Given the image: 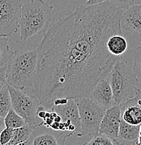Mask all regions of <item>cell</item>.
Listing matches in <instances>:
<instances>
[{
    "mask_svg": "<svg viewBox=\"0 0 141 145\" xmlns=\"http://www.w3.org/2000/svg\"><path fill=\"white\" fill-rule=\"evenodd\" d=\"M8 145H31V142H30V138L26 142H24L22 143H20L17 144H8Z\"/></svg>",
    "mask_w": 141,
    "mask_h": 145,
    "instance_id": "484cf974",
    "label": "cell"
},
{
    "mask_svg": "<svg viewBox=\"0 0 141 145\" xmlns=\"http://www.w3.org/2000/svg\"><path fill=\"white\" fill-rule=\"evenodd\" d=\"M107 48L110 54L119 57L127 51L128 43L122 34H115L108 39Z\"/></svg>",
    "mask_w": 141,
    "mask_h": 145,
    "instance_id": "9a60e30c",
    "label": "cell"
},
{
    "mask_svg": "<svg viewBox=\"0 0 141 145\" xmlns=\"http://www.w3.org/2000/svg\"><path fill=\"white\" fill-rule=\"evenodd\" d=\"M123 11L108 0L83 5L49 27L37 47L33 92L39 105L51 110L60 98L90 97L119 59L110 53L107 42L122 34Z\"/></svg>",
    "mask_w": 141,
    "mask_h": 145,
    "instance_id": "6da1fadb",
    "label": "cell"
},
{
    "mask_svg": "<svg viewBox=\"0 0 141 145\" xmlns=\"http://www.w3.org/2000/svg\"><path fill=\"white\" fill-rule=\"evenodd\" d=\"M120 24L122 29L141 34V4H133L124 10Z\"/></svg>",
    "mask_w": 141,
    "mask_h": 145,
    "instance_id": "7c38bea8",
    "label": "cell"
},
{
    "mask_svg": "<svg viewBox=\"0 0 141 145\" xmlns=\"http://www.w3.org/2000/svg\"><path fill=\"white\" fill-rule=\"evenodd\" d=\"M121 120L120 107L119 105L115 104L114 106L106 110L100 123L98 133L107 136L115 142L119 134Z\"/></svg>",
    "mask_w": 141,
    "mask_h": 145,
    "instance_id": "30bf717a",
    "label": "cell"
},
{
    "mask_svg": "<svg viewBox=\"0 0 141 145\" xmlns=\"http://www.w3.org/2000/svg\"><path fill=\"white\" fill-rule=\"evenodd\" d=\"M73 133L69 131H55L39 123L30 136L31 145H65L68 137Z\"/></svg>",
    "mask_w": 141,
    "mask_h": 145,
    "instance_id": "ba28073f",
    "label": "cell"
},
{
    "mask_svg": "<svg viewBox=\"0 0 141 145\" xmlns=\"http://www.w3.org/2000/svg\"><path fill=\"white\" fill-rule=\"evenodd\" d=\"M140 1H141V0H140Z\"/></svg>",
    "mask_w": 141,
    "mask_h": 145,
    "instance_id": "4dcf8cb0",
    "label": "cell"
},
{
    "mask_svg": "<svg viewBox=\"0 0 141 145\" xmlns=\"http://www.w3.org/2000/svg\"><path fill=\"white\" fill-rule=\"evenodd\" d=\"M76 145H78V144H76Z\"/></svg>",
    "mask_w": 141,
    "mask_h": 145,
    "instance_id": "f1b7e54d",
    "label": "cell"
},
{
    "mask_svg": "<svg viewBox=\"0 0 141 145\" xmlns=\"http://www.w3.org/2000/svg\"><path fill=\"white\" fill-rule=\"evenodd\" d=\"M139 135H141V124L140 126V132H139Z\"/></svg>",
    "mask_w": 141,
    "mask_h": 145,
    "instance_id": "83f0119b",
    "label": "cell"
},
{
    "mask_svg": "<svg viewBox=\"0 0 141 145\" xmlns=\"http://www.w3.org/2000/svg\"><path fill=\"white\" fill-rule=\"evenodd\" d=\"M76 102L81 126L79 137L96 135L106 110L97 105L90 97L79 98L76 99Z\"/></svg>",
    "mask_w": 141,
    "mask_h": 145,
    "instance_id": "5b68a950",
    "label": "cell"
},
{
    "mask_svg": "<svg viewBox=\"0 0 141 145\" xmlns=\"http://www.w3.org/2000/svg\"><path fill=\"white\" fill-rule=\"evenodd\" d=\"M108 1V0H86V2L85 5L86 6H94L97 5V4H101L105 1Z\"/></svg>",
    "mask_w": 141,
    "mask_h": 145,
    "instance_id": "cb8c5ba5",
    "label": "cell"
},
{
    "mask_svg": "<svg viewBox=\"0 0 141 145\" xmlns=\"http://www.w3.org/2000/svg\"><path fill=\"white\" fill-rule=\"evenodd\" d=\"M37 48L15 50L7 66V84L22 90L28 87H33L37 75Z\"/></svg>",
    "mask_w": 141,
    "mask_h": 145,
    "instance_id": "7a4b0ae2",
    "label": "cell"
},
{
    "mask_svg": "<svg viewBox=\"0 0 141 145\" xmlns=\"http://www.w3.org/2000/svg\"><path fill=\"white\" fill-rule=\"evenodd\" d=\"M108 1L115 7L125 10L133 5L135 0H108Z\"/></svg>",
    "mask_w": 141,
    "mask_h": 145,
    "instance_id": "7402d4cb",
    "label": "cell"
},
{
    "mask_svg": "<svg viewBox=\"0 0 141 145\" xmlns=\"http://www.w3.org/2000/svg\"><path fill=\"white\" fill-rule=\"evenodd\" d=\"M90 98L97 105L105 110H108L116 104L113 91L107 78L100 81L95 86L91 93Z\"/></svg>",
    "mask_w": 141,
    "mask_h": 145,
    "instance_id": "8fae6325",
    "label": "cell"
},
{
    "mask_svg": "<svg viewBox=\"0 0 141 145\" xmlns=\"http://www.w3.org/2000/svg\"><path fill=\"white\" fill-rule=\"evenodd\" d=\"M22 0H0V36L9 37L19 30Z\"/></svg>",
    "mask_w": 141,
    "mask_h": 145,
    "instance_id": "52a82bcc",
    "label": "cell"
},
{
    "mask_svg": "<svg viewBox=\"0 0 141 145\" xmlns=\"http://www.w3.org/2000/svg\"><path fill=\"white\" fill-rule=\"evenodd\" d=\"M7 66L8 65L0 68V88L7 84Z\"/></svg>",
    "mask_w": 141,
    "mask_h": 145,
    "instance_id": "603a6c76",
    "label": "cell"
},
{
    "mask_svg": "<svg viewBox=\"0 0 141 145\" xmlns=\"http://www.w3.org/2000/svg\"><path fill=\"white\" fill-rule=\"evenodd\" d=\"M52 8L43 0H30L22 4L19 25L20 41L48 31L52 21Z\"/></svg>",
    "mask_w": 141,
    "mask_h": 145,
    "instance_id": "3957f363",
    "label": "cell"
},
{
    "mask_svg": "<svg viewBox=\"0 0 141 145\" xmlns=\"http://www.w3.org/2000/svg\"><path fill=\"white\" fill-rule=\"evenodd\" d=\"M11 108V101L8 84L0 88V116L4 118Z\"/></svg>",
    "mask_w": 141,
    "mask_h": 145,
    "instance_id": "e0dca14e",
    "label": "cell"
},
{
    "mask_svg": "<svg viewBox=\"0 0 141 145\" xmlns=\"http://www.w3.org/2000/svg\"><path fill=\"white\" fill-rule=\"evenodd\" d=\"M51 110L62 117V122L74 125L76 128V135L79 136L81 126L76 99L60 98L54 100Z\"/></svg>",
    "mask_w": 141,
    "mask_h": 145,
    "instance_id": "9c48e42d",
    "label": "cell"
},
{
    "mask_svg": "<svg viewBox=\"0 0 141 145\" xmlns=\"http://www.w3.org/2000/svg\"><path fill=\"white\" fill-rule=\"evenodd\" d=\"M136 145H141V135H139L138 137V140L136 141Z\"/></svg>",
    "mask_w": 141,
    "mask_h": 145,
    "instance_id": "4316f807",
    "label": "cell"
},
{
    "mask_svg": "<svg viewBox=\"0 0 141 145\" xmlns=\"http://www.w3.org/2000/svg\"><path fill=\"white\" fill-rule=\"evenodd\" d=\"M122 120L131 125L141 124V106L138 103L136 96L119 104Z\"/></svg>",
    "mask_w": 141,
    "mask_h": 145,
    "instance_id": "4fadbf2b",
    "label": "cell"
},
{
    "mask_svg": "<svg viewBox=\"0 0 141 145\" xmlns=\"http://www.w3.org/2000/svg\"><path fill=\"white\" fill-rule=\"evenodd\" d=\"M140 125H131L121 120L119 134L115 145H136L139 136Z\"/></svg>",
    "mask_w": 141,
    "mask_h": 145,
    "instance_id": "5bb4252c",
    "label": "cell"
},
{
    "mask_svg": "<svg viewBox=\"0 0 141 145\" xmlns=\"http://www.w3.org/2000/svg\"><path fill=\"white\" fill-rule=\"evenodd\" d=\"M13 51L10 50L8 43V37L0 36V68L8 65Z\"/></svg>",
    "mask_w": 141,
    "mask_h": 145,
    "instance_id": "d6986e66",
    "label": "cell"
},
{
    "mask_svg": "<svg viewBox=\"0 0 141 145\" xmlns=\"http://www.w3.org/2000/svg\"><path fill=\"white\" fill-rule=\"evenodd\" d=\"M10 96L11 108L21 116L27 124L36 127L39 124L36 117V111L39 104L35 96H29L24 90L16 89L8 84Z\"/></svg>",
    "mask_w": 141,
    "mask_h": 145,
    "instance_id": "8992f818",
    "label": "cell"
},
{
    "mask_svg": "<svg viewBox=\"0 0 141 145\" xmlns=\"http://www.w3.org/2000/svg\"><path fill=\"white\" fill-rule=\"evenodd\" d=\"M140 35H141V34H140Z\"/></svg>",
    "mask_w": 141,
    "mask_h": 145,
    "instance_id": "f546056e",
    "label": "cell"
},
{
    "mask_svg": "<svg viewBox=\"0 0 141 145\" xmlns=\"http://www.w3.org/2000/svg\"><path fill=\"white\" fill-rule=\"evenodd\" d=\"M4 127H5V124H4V118L1 117L0 116V131L2 128H4Z\"/></svg>",
    "mask_w": 141,
    "mask_h": 145,
    "instance_id": "d4e9b609",
    "label": "cell"
},
{
    "mask_svg": "<svg viewBox=\"0 0 141 145\" xmlns=\"http://www.w3.org/2000/svg\"><path fill=\"white\" fill-rule=\"evenodd\" d=\"M133 72L138 82L141 85V45L135 48L133 52Z\"/></svg>",
    "mask_w": 141,
    "mask_h": 145,
    "instance_id": "ffe728a7",
    "label": "cell"
},
{
    "mask_svg": "<svg viewBox=\"0 0 141 145\" xmlns=\"http://www.w3.org/2000/svg\"><path fill=\"white\" fill-rule=\"evenodd\" d=\"M35 127L26 124L18 128L13 129V134L11 140L9 144H17L26 142L30 138L31 133Z\"/></svg>",
    "mask_w": 141,
    "mask_h": 145,
    "instance_id": "2e32d148",
    "label": "cell"
},
{
    "mask_svg": "<svg viewBox=\"0 0 141 145\" xmlns=\"http://www.w3.org/2000/svg\"><path fill=\"white\" fill-rule=\"evenodd\" d=\"M107 79L113 91L115 103L117 105L132 99L139 89L133 70L130 69L127 61L120 59L117 60Z\"/></svg>",
    "mask_w": 141,
    "mask_h": 145,
    "instance_id": "277c9868",
    "label": "cell"
},
{
    "mask_svg": "<svg viewBox=\"0 0 141 145\" xmlns=\"http://www.w3.org/2000/svg\"><path fill=\"white\" fill-rule=\"evenodd\" d=\"M82 145H115L114 142L107 136L100 133H96L93 136L92 140L86 142Z\"/></svg>",
    "mask_w": 141,
    "mask_h": 145,
    "instance_id": "44dd1931",
    "label": "cell"
},
{
    "mask_svg": "<svg viewBox=\"0 0 141 145\" xmlns=\"http://www.w3.org/2000/svg\"><path fill=\"white\" fill-rule=\"evenodd\" d=\"M25 119L17 114L12 108H10L4 117V124L6 127L13 128H18L26 124Z\"/></svg>",
    "mask_w": 141,
    "mask_h": 145,
    "instance_id": "ac0fdd59",
    "label": "cell"
}]
</instances>
